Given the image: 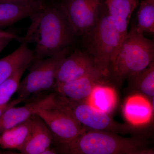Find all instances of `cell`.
Segmentation results:
<instances>
[{
    "instance_id": "cell-13",
    "label": "cell",
    "mask_w": 154,
    "mask_h": 154,
    "mask_svg": "<svg viewBox=\"0 0 154 154\" xmlns=\"http://www.w3.org/2000/svg\"><path fill=\"white\" fill-rule=\"evenodd\" d=\"M104 1L109 15L113 20L118 33L119 38V49L128 32V29L130 19L133 12L139 5V0H104Z\"/></svg>"
},
{
    "instance_id": "cell-17",
    "label": "cell",
    "mask_w": 154,
    "mask_h": 154,
    "mask_svg": "<svg viewBox=\"0 0 154 154\" xmlns=\"http://www.w3.org/2000/svg\"><path fill=\"white\" fill-rule=\"evenodd\" d=\"M32 116L26 121L5 131L0 136V146L4 149L20 151L27 141L32 124Z\"/></svg>"
},
{
    "instance_id": "cell-8",
    "label": "cell",
    "mask_w": 154,
    "mask_h": 154,
    "mask_svg": "<svg viewBox=\"0 0 154 154\" xmlns=\"http://www.w3.org/2000/svg\"><path fill=\"white\" fill-rule=\"evenodd\" d=\"M36 114L48 127L56 144L69 142L86 128L71 116L54 106L40 109Z\"/></svg>"
},
{
    "instance_id": "cell-26",
    "label": "cell",
    "mask_w": 154,
    "mask_h": 154,
    "mask_svg": "<svg viewBox=\"0 0 154 154\" xmlns=\"http://www.w3.org/2000/svg\"><path fill=\"white\" fill-rule=\"evenodd\" d=\"M56 149L51 148V147L45 150L42 154H57Z\"/></svg>"
},
{
    "instance_id": "cell-9",
    "label": "cell",
    "mask_w": 154,
    "mask_h": 154,
    "mask_svg": "<svg viewBox=\"0 0 154 154\" xmlns=\"http://www.w3.org/2000/svg\"><path fill=\"white\" fill-rule=\"evenodd\" d=\"M108 75L95 66L92 70L77 79L56 86L59 94L69 99L85 102L97 85H105Z\"/></svg>"
},
{
    "instance_id": "cell-3",
    "label": "cell",
    "mask_w": 154,
    "mask_h": 154,
    "mask_svg": "<svg viewBox=\"0 0 154 154\" xmlns=\"http://www.w3.org/2000/svg\"><path fill=\"white\" fill-rule=\"evenodd\" d=\"M154 59V42L136 30V22L131 25L124 40L108 69L110 77L118 84L132 75L141 72Z\"/></svg>"
},
{
    "instance_id": "cell-23",
    "label": "cell",
    "mask_w": 154,
    "mask_h": 154,
    "mask_svg": "<svg viewBox=\"0 0 154 154\" xmlns=\"http://www.w3.org/2000/svg\"><path fill=\"white\" fill-rule=\"evenodd\" d=\"M25 99H22V98H18L15 99L13 101L10 102L7 105H4V106H1L0 107V116L2 114V113L5 112L7 109L10 108V107H14V106H16L19 103H21L25 101Z\"/></svg>"
},
{
    "instance_id": "cell-6",
    "label": "cell",
    "mask_w": 154,
    "mask_h": 154,
    "mask_svg": "<svg viewBox=\"0 0 154 154\" xmlns=\"http://www.w3.org/2000/svg\"><path fill=\"white\" fill-rule=\"evenodd\" d=\"M70 51V47H67L52 56L33 60L29 73L20 82L18 97L26 100L32 95L56 88L58 69Z\"/></svg>"
},
{
    "instance_id": "cell-7",
    "label": "cell",
    "mask_w": 154,
    "mask_h": 154,
    "mask_svg": "<svg viewBox=\"0 0 154 154\" xmlns=\"http://www.w3.org/2000/svg\"><path fill=\"white\" fill-rule=\"evenodd\" d=\"M58 6L76 36H83L95 25L104 0H60Z\"/></svg>"
},
{
    "instance_id": "cell-1",
    "label": "cell",
    "mask_w": 154,
    "mask_h": 154,
    "mask_svg": "<svg viewBox=\"0 0 154 154\" xmlns=\"http://www.w3.org/2000/svg\"><path fill=\"white\" fill-rule=\"evenodd\" d=\"M30 19V27L21 42L35 43L33 60L50 57L70 47L77 37L58 5L45 3Z\"/></svg>"
},
{
    "instance_id": "cell-16",
    "label": "cell",
    "mask_w": 154,
    "mask_h": 154,
    "mask_svg": "<svg viewBox=\"0 0 154 154\" xmlns=\"http://www.w3.org/2000/svg\"><path fill=\"white\" fill-rule=\"evenodd\" d=\"M45 5V2L33 5L14 3L0 4V28L8 27L22 19L31 18Z\"/></svg>"
},
{
    "instance_id": "cell-24",
    "label": "cell",
    "mask_w": 154,
    "mask_h": 154,
    "mask_svg": "<svg viewBox=\"0 0 154 154\" xmlns=\"http://www.w3.org/2000/svg\"><path fill=\"white\" fill-rule=\"evenodd\" d=\"M0 38H11L12 40H17L19 42H21L22 40V37H19L17 36L16 34L7 32V31H3L0 29Z\"/></svg>"
},
{
    "instance_id": "cell-12",
    "label": "cell",
    "mask_w": 154,
    "mask_h": 154,
    "mask_svg": "<svg viewBox=\"0 0 154 154\" xmlns=\"http://www.w3.org/2000/svg\"><path fill=\"white\" fill-rule=\"evenodd\" d=\"M122 111L125 118L129 124L138 128L145 126L151 121L154 107L145 96L135 94L126 99Z\"/></svg>"
},
{
    "instance_id": "cell-4",
    "label": "cell",
    "mask_w": 154,
    "mask_h": 154,
    "mask_svg": "<svg viewBox=\"0 0 154 154\" xmlns=\"http://www.w3.org/2000/svg\"><path fill=\"white\" fill-rule=\"evenodd\" d=\"M82 37L85 51L93 57L95 66L108 76L110 62L119 48V38L105 1L95 25Z\"/></svg>"
},
{
    "instance_id": "cell-10",
    "label": "cell",
    "mask_w": 154,
    "mask_h": 154,
    "mask_svg": "<svg viewBox=\"0 0 154 154\" xmlns=\"http://www.w3.org/2000/svg\"><path fill=\"white\" fill-rule=\"evenodd\" d=\"M55 95V93L39 96L24 106L7 109L0 116V134L26 121L40 109L54 106Z\"/></svg>"
},
{
    "instance_id": "cell-11",
    "label": "cell",
    "mask_w": 154,
    "mask_h": 154,
    "mask_svg": "<svg viewBox=\"0 0 154 154\" xmlns=\"http://www.w3.org/2000/svg\"><path fill=\"white\" fill-rule=\"evenodd\" d=\"M69 54L58 69L56 86L79 79L95 67L93 57L86 51L76 50Z\"/></svg>"
},
{
    "instance_id": "cell-19",
    "label": "cell",
    "mask_w": 154,
    "mask_h": 154,
    "mask_svg": "<svg viewBox=\"0 0 154 154\" xmlns=\"http://www.w3.org/2000/svg\"><path fill=\"white\" fill-rule=\"evenodd\" d=\"M130 88L152 99L154 97V62L135 74L128 78Z\"/></svg>"
},
{
    "instance_id": "cell-22",
    "label": "cell",
    "mask_w": 154,
    "mask_h": 154,
    "mask_svg": "<svg viewBox=\"0 0 154 154\" xmlns=\"http://www.w3.org/2000/svg\"><path fill=\"white\" fill-rule=\"evenodd\" d=\"M44 2L38 0H0V4L5 3H14L25 5H33Z\"/></svg>"
},
{
    "instance_id": "cell-14",
    "label": "cell",
    "mask_w": 154,
    "mask_h": 154,
    "mask_svg": "<svg viewBox=\"0 0 154 154\" xmlns=\"http://www.w3.org/2000/svg\"><path fill=\"white\" fill-rule=\"evenodd\" d=\"M53 142L52 135L48 127L35 114L32 116L30 135L20 152L23 154H42L51 147Z\"/></svg>"
},
{
    "instance_id": "cell-25",
    "label": "cell",
    "mask_w": 154,
    "mask_h": 154,
    "mask_svg": "<svg viewBox=\"0 0 154 154\" xmlns=\"http://www.w3.org/2000/svg\"><path fill=\"white\" fill-rule=\"evenodd\" d=\"M12 40L11 38H0V54Z\"/></svg>"
},
{
    "instance_id": "cell-2",
    "label": "cell",
    "mask_w": 154,
    "mask_h": 154,
    "mask_svg": "<svg viewBox=\"0 0 154 154\" xmlns=\"http://www.w3.org/2000/svg\"><path fill=\"white\" fill-rule=\"evenodd\" d=\"M57 153L66 154H153L140 137H124L117 134L85 128L67 143L57 144Z\"/></svg>"
},
{
    "instance_id": "cell-20",
    "label": "cell",
    "mask_w": 154,
    "mask_h": 154,
    "mask_svg": "<svg viewBox=\"0 0 154 154\" xmlns=\"http://www.w3.org/2000/svg\"><path fill=\"white\" fill-rule=\"evenodd\" d=\"M136 30L140 34L154 35V0H143L137 14Z\"/></svg>"
},
{
    "instance_id": "cell-27",
    "label": "cell",
    "mask_w": 154,
    "mask_h": 154,
    "mask_svg": "<svg viewBox=\"0 0 154 154\" xmlns=\"http://www.w3.org/2000/svg\"><path fill=\"white\" fill-rule=\"evenodd\" d=\"M38 1L41 2H45V1H47V0H38Z\"/></svg>"
},
{
    "instance_id": "cell-15",
    "label": "cell",
    "mask_w": 154,
    "mask_h": 154,
    "mask_svg": "<svg viewBox=\"0 0 154 154\" xmlns=\"http://www.w3.org/2000/svg\"><path fill=\"white\" fill-rule=\"evenodd\" d=\"M28 45L21 42L17 49L0 59V85L19 69L32 62L34 53Z\"/></svg>"
},
{
    "instance_id": "cell-5",
    "label": "cell",
    "mask_w": 154,
    "mask_h": 154,
    "mask_svg": "<svg viewBox=\"0 0 154 154\" xmlns=\"http://www.w3.org/2000/svg\"><path fill=\"white\" fill-rule=\"evenodd\" d=\"M55 107L75 119L88 129L127 134L136 132L137 128L115 121L107 113L95 109L85 102L75 101L57 92Z\"/></svg>"
},
{
    "instance_id": "cell-21",
    "label": "cell",
    "mask_w": 154,
    "mask_h": 154,
    "mask_svg": "<svg viewBox=\"0 0 154 154\" xmlns=\"http://www.w3.org/2000/svg\"><path fill=\"white\" fill-rule=\"evenodd\" d=\"M30 64L19 69L0 85V107L8 104L12 96L17 92L21 78Z\"/></svg>"
},
{
    "instance_id": "cell-18",
    "label": "cell",
    "mask_w": 154,
    "mask_h": 154,
    "mask_svg": "<svg viewBox=\"0 0 154 154\" xmlns=\"http://www.w3.org/2000/svg\"><path fill=\"white\" fill-rule=\"evenodd\" d=\"M117 96L113 88L105 85H97L85 102L92 107L107 114L116 106Z\"/></svg>"
}]
</instances>
